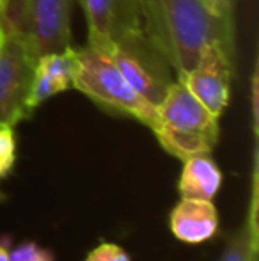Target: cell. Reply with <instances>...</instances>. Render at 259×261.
Instances as JSON below:
<instances>
[{
	"label": "cell",
	"instance_id": "4",
	"mask_svg": "<svg viewBox=\"0 0 259 261\" xmlns=\"http://www.w3.org/2000/svg\"><path fill=\"white\" fill-rule=\"evenodd\" d=\"M105 54L138 94H142L151 105H160L174 82L170 75L172 68L155 43L146 36L144 29L112 43Z\"/></svg>",
	"mask_w": 259,
	"mask_h": 261
},
{
	"label": "cell",
	"instance_id": "18",
	"mask_svg": "<svg viewBox=\"0 0 259 261\" xmlns=\"http://www.w3.org/2000/svg\"><path fill=\"white\" fill-rule=\"evenodd\" d=\"M0 9H2V0H0Z\"/></svg>",
	"mask_w": 259,
	"mask_h": 261
},
{
	"label": "cell",
	"instance_id": "15",
	"mask_svg": "<svg viewBox=\"0 0 259 261\" xmlns=\"http://www.w3.org/2000/svg\"><path fill=\"white\" fill-rule=\"evenodd\" d=\"M85 261H131V258L121 245L101 242L85 256Z\"/></svg>",
	"mask_w": 259,
	"mask_h": 261
},
{
	"label": "cell",
	"instance_id": "1",
	"mask_svg": "<svg viewBox=\"0 0 259 261\" xmlns=\"http://www.w3.org/2000/svg\"><path fill=\"white\" fill-rule=\"evenodd\" d=\"M146 36L176 73L188 71L210 43L235 50L233 16H220L204 0H140Z\"/></svg>",
	"mask_w": 259,
	"mask_h": 261
},
{
	"label": "cell",
	"instance_id": "13",
	"mask_svg": "<svg viewBox=\"0 0 259 261\" xmlns=\"http://www.w3.org/2000/svg\"><path fill=\"white\" fill-rule=\"evenodd\" d=\"M16 162V135L14 126H0V179L6 178Z\"/></svg>",
	"mask_w": 259,
	"mask_h": 261
},
{
	"label": "cell",
	"instance_id": "17",
	"mask_svg": "<svg viewBox=\"0 0 259 261\" xmlns=\"http://www.w3.org/2000/svg\"><path fill=\"white\" fill-rule=\"evenodd\" d=\"M9 252H11V245L9 240H4L0 238V261H9Z\"/></svg>",
	"mask_w": 259,
	"mask_h": 261
},
{
	"label": "cell",
	"instance_id": "14",
	"mask_svg": "<svg viewBox=\"0 0 259 261\" xmlns=\"http://www.w3.org/2000/svg\"><path fill=\"white\" fill-rule=\"evenodd\" d=\"M9 261H55V256L50 249L41 247L36 242H23L11 247Z\"/></svg>",
	"mask_w": 259,
	"mask_h": 261
},
{
	"label": "cell",
	"instance_id": "10",
	"mask_svg": "<svg viewBox=\"0 0 259 261\" xmlns=\"http://www.w3.org/2000/svg\"><path fill=\"white\" fill-rule=\"evenodd\" d=\"M222 185V171L211 155H197L183 162L178 190L183 199L213 201Z\"/></svg>",
	"mask_w": 259,
	"mask_h": 261
},
{
	"label": "cell",
	"instance_id": "9",
	"mask_svg": "<svg viewBox=\"0 0 259 261\" xmlns=\"http://www.w3.org/2000/svg\"><path fill=\"white\" fill-rule=\"evenodd\" d=\"M220 219L213 201L183 199L172 208L169 227L178 240L185 244H203L217 234Z\"/></svg>",
	"mask_w": 259,
	"mask_h": 261
},
{
	"label": "cell",
	"instance_id": "12",
	"mask_svg": "<svg viewBox=\"0 0 259 261\" xmlns=\"http://www.w3.org/2000/svg\"><path fill=\"white\" fill-rule=\"evenodd\" d=\"M218 261H257V231L254 210L249 220L229 238Z\"/></svg>",
	"mask_w": 259,
	"mask_h": 261
},
{
	"label": "cell",
	"instance_id": "2",
	"mask_svg": "<svg viewBox=\"0 0 259 261\" xmlns=\"http://www.w3.org/2000/svg\"><path fill=\"white\" fill-rule=\"evenodd\" d=\"M73 87L108 112L133 117L149 128L156 124V107L130 86L107 54L94 46L75 48Z\"/></svg>",
	"mask_w": 259,
	"mask_h": 261
},
{
	"label": "cell",
	"instance_id": "3",
	"mask_svg": "<svg viewBox=\"0 0 259 261\" xmlns=\"http://www.w3.org/2000/svg\"><path fill=\"white\" fill-rule=\"evenodd\" d=\"M75 0H2L0 27L21 43L34 59L71 46Z\"/></svg>",
	"mask_w": 259,
	"mask_h": 261
},
{
	"label": "cell",
	"instance_id": "5",
	"mask_svg": "<svg viewBox=\"0 0 259 261\" xmlns=\"http://www.w3.org/2000/svg\"><path fill=\"white\" fill-rule=\"evenodd\" d=\"M36 59L0 27V126H16L31 117L28 94Z\"/></svg>",
	"mask_w": 259,
	"mask_h": 261
},
{
	"label": "cell",
	"instance_id": "16",
	"mask_svg": "<svg viewBox=\"0 0 259 261\" xmlns=\"http://www.w3.org/2000/svg\"><path fill=\"white\" fill-rule=\"evenodd\" d=\"M210 6L211 11H215L220 16H231L233 11V0H204Z\"/></svg>",
	"mask_w": 259,
	"mask_h": 261
},
{
	"label": "cell",
	"instance_id": "6",
	"mask_svg": "<svg viewBox=\"0 0 259 261\" xmlns=\"http://www.w3.org/2000/svg\"><path fill=\"white\" fill-rule=\"evenodd\" d=\"M235 50L210 43L200 52L199 61L188 71L178 73L181 82L215 117H220L229 105Z\"/></svg>",
	"mask_w": 259,
	"mask_h": 261
},
{
	"label": "cell",
	"instance_id": "7",
	"mask_svg": "<svg viewBox=\"0 0 259 261\" xmlns=\"http://www.w3.org/2000/svg\"><path fill=\"white\" fill-rule=\"evenodd\" d=\"M87 18L89 46L105 50L142 29L140 0H78Z\"/></svg>",
	"mask_w": 259,
	"mask_h": 261
},
{
	"label": "cell",
	"instance_id": "8",
	"mask_svg": "<svg viewBox=\"0 0 259 261\" xmlns=\"http://www.w3.org/2000/svg\"><path fill=\"white\" fill-rule=\"evenodd\" d=\"M156 126L180 134L199 135L213 144L218 142V117H215L181 82H172L165 98L156 107ZM151 128V130H153Z\"/></svg>",
	"mask_w": 259,
	"mask_h": 261
},
{
	"label": "cell",
	"instance_id": "11",
	"mask_svg": "<svg viewBox=\"0 0 259 261\" xmlns=\"http://www.w3.org/2000/svg\"><path fill=\"white\" fill-rule=\"evenodd\" d=\"M158 144L165 149L169 155L180 158L181 162H185L187 158L197 156V155H211L215 144L211 141L199 135H188V134H180V132L169 130V128L156 126L153 128Z\"/></svg>",
	"mask_w": 259,
	"mask_h": 261
}]
</instances>
